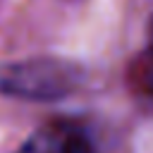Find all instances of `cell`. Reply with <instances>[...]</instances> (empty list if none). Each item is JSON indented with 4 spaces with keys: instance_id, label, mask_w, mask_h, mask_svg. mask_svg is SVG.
I'll use <instances>...</instances> for the list:
<instances>
[{
    "instance_id": "cell-1",
    "label": "cell",
    "mask_w": 153,
    "mask_h": 153,
    "mask_svg": "<svg viewBox=\"0 0 153 153\" xmlns=\"http://www.w3.org/2000/svg\"><path fill=\"white\" fill-rule=\"evenodd\" d=\"M81 67L57 57H36L10 65L0 74V93L22 100H60L79 88Z\"/></svg>"
},
{
    "instance_id": "cell-2",
    "label": "cell",
    "mask_w": 153,
    "mask_h": 153,
    "mask_svg": "<svg viewBox=\"0 0 153 153\" xmlns=\"http://www.w3.org/2000/svg\"><path fill=\"white\" fill-rule=\"evenodd\" d=\"M17 153H96L91 139L74 124L55 122L33 131Z\"/></svg>"
},
{
    "instance_id": "cell-3",
    "label": "cell",
    "mask_w": 153,
    "mask_h": 153,
    "mask_svg": "<svg viewBox=\"0 0 153 153\" xmlns=\"http://www.w3.org/2000/svg\"><path fill=\"white\" fill-rule=\"evenodd\" d=\"M153 57V55H151ZM139 81H141V88L148 93V96H153V60L141 69V74H139Z\"/></svg>"
},
{
    "instance_id": "cell-4",
    "label": "cell",
    "mask_w": 153,
    "mask_h": 153,
    "mask_svg": "<svg viewBox=\"0 0 153 153\" xmlns=\"http://www.w3.org/2000/svg\"><path fill=\"white\" fill-rule=\"evenodd\" d=\"M151 55H153V22H151Z\"/></svg>"
}]
</instances>
